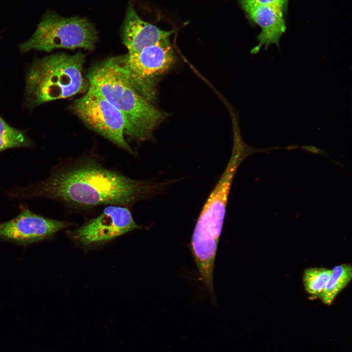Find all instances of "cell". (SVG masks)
<instances>
[{"instance_id": "cell-8", "label": "cell", "mask_w": 352, "mask_h": 352, "mask_svg": "<svg viewBox=\"0 0 352 352\" xmlns=\"http://www.w3.org/2000/svg\"><path fill=\"white\" fill-rule=\"evenodd\" d=\"M140 228L126 206L110 205L97 217L70 233L76 242L85 248L105 244Z\"/></svg>"}, {"instance_id": "cell-2", "label": "cell", "mask_w": 352, "mask_h": 352, "mask_svg": "<svg viewBox=\"0 0 352 352\" xmlns=\"http://www.w3.org/2000/svg\"><path fill=\"white\" fill-rule=\"evenodd\" d=\"M97 90L123 115L124 134L137 141L152 139L153 132L167 114L145 99L132 86L114 58L99 63L86 74Z\"/></svg>"}, {"instance_id": "cell-3", "label": "cell", "mask_w": 352, "mask_h": 352, "mask_svg": "<svg viewBox=\"0 0 352 352\" xmlns=\"http://www.w3.org/2000/svg\"><path fill=\"white\" fill-rule=\"evenodd\" d=\"M242 162L231 154L226 167L201 210L193 233L190 247L199 274L208 292L214 291L213 270L233 178Z\"/></svg>"}, {"instance_id": "cell-11", "label": "cell", "mask_w": 352, "mask_h": 352, "mask_svg": "<svg viewBox=\"0 0 352 352\" xmlns=\"http://www.w3.org/2000/svg\"><path fill=\"white\" fill-rule=\"evenodd\" d=\"M244 10L262 29L257 36L259 44L252 49L251 53H258L262 45L264 46V49L273 44L279 47L280 38L286 30L283 9L277 6L260 5L249 6Z\"/></svg>"}, {"instance_id": "cell-5", "label": "cell", "mask_w": 352, "mask_h": 352, "mask_svg": "<svg viewBox=\"0 0 352 352\" xmlns=\"http://www.w3.org/2000/svg\"><path fill=\"white\" fill-rule=\"evenodd\" d=\"M97 40L95 28L86 18H66L47 12L33 35L20 48L23 52L33 49L49 52L60 48L92 50Z\"/></svg>"}, {"instance_id": "cell-7", "label": "cell", "mask_w": 352, "mask_h": 352, "mask_svg": "<svg viewBox=\"0 0 352 352\" xmlns=\"http://www.w3.org/2000/svg\"><path fill=\"white\" fill-rule=\"evenodd\" d=\"M88 90L85 95L75 101L76 114L89 128L133 154L124 138L125 122L122 114L93 87L89 85Z\"/></svg>"}, {"instance_id": "cell-9", "label": "cell", "mask_w": 352, "mask_h": 352, "mask_svg": "<svg viewBox=\"0 0 352 352\" xmlns=\"http://www.w3.org/2000/svg\"><path fill=\"white\" fill-rule=\"evenodd\" d=\"M72 224L36 214L22 206L16 217L0 223V240L27 246L51 240L57 232Z\"/></svg>"}, {"instance_id": "cell-10", "label": "cell", "mask_w": 352, "mask_h": 352, "mask_svg": "<svg viewBox=\"0 0 352 352\" xmlns=\"http://www.w3.org/2000/svg\"><path fill=\"white\" fill-rule=\"evenodd\" d=\"M174 30L165 31L141 20L132 5L128 7L121 28V37L129 54L141 51L147 46L168 39Z\"/></svg>"}, {"instance_id": "cell-6", "label": "cell", "mask_w": 352, "mask_h": 352, "mask_svg": "<svg viewBox=\"0 0 352 352\" xmlns=\"http://www.w3.org/2000/svg\"><path fill=\"white\" fill-rule=\"evenodd\" d=\"M114 59L134 88L152 103L156 96V84L174 65L175 56L168 38L138 53Z\"/></svg>"}, {"instance_id": "cell-16", "label": "cell", "mask_w": 352, "mask_h": 352, "mask_svg": "<svg viewBox=\"0 0 352 352\" xmlns=\"http://www.w3.org/2000/svg\"><path fill=\"white\" fill-rule=\"evenodd\" d=\"M306 151L314 154L327 155L326 153L323 150L312 146H303L301 147Z\"/></svg>"}, {"instance_id": "cell-12", "label": "cell", "mask_w": 352, "mask_h": 352, "mask_svg": "<svg viewBox=\"0 0 352 352\" xmlns=\"http://www.w3.org/2000/svg\"><path fill=\"white\" fill-rule=\"evenodd\" d=\"M352 278V267L342 264L331 269L329 281L319 297L325 305H331L338 295L348 286Z\"/></svg>"}, {"instance_id": "cell-1", "label": "cell", "mask_w": 352, "mask_h": 352, "mask_svg": "<svg viewBox=\"0 0 352 352\" xmlns=\"http://www.w3.org/2000/svg\"><path fill=\"white\" fill-rule=\"evenodd\" d=\"M172 180L162 182L132 179L94 161L55 169L45 179L7 193L12 198H44L69 206H123L160 194Z\"/></svg>"}, {"instance_id": "cell-13", "label": "cell", "mask_w": 352, "mask_h": 352, "mask_svg": "<svg viewBox=\"0 0 352 352\" xmlns=\"http://www.w3.org/2000/svg\"><path fill=\"white\" fill-rule=\"evenodd\" d=\"M331 269L309 267L304 271L302 281L306 292L312 298H319L326 286Z\"/></svg>"}, {"instance_id": "cell-15", "label": "cell", "mask_w": 352, "mask_h": 352, "mask_svg": "<svg viewBox=\"0 0 352 352\" xmlns=\"http://www.w3.org/2000/svg\"><path fill=\"white\" fill-rule=\"evenodd\" d=\"M287 0H241L242 7L245 8L254 5H270L284 9Z\"/></svg>"}, {"instance_id": "cell-4", "label": "cell", "mask_w": 352, "mask_h": 352, "mask_svg": "<svg viewBox=\"0 0 352 352\" xmlns=\"http://www.w3.org/2000/svg\"><path fill=\"white\" fill-rule=\"evenodd\" d=\"M85 55L52 54L37 60L27 75L26 90L32 106L86 91L89 82L82 74Z\"/></svg>"}, {"instance_id": "cell-14", "label": "cell", "mask_w": 352, "mask_h": 352, "mask_svg": "<svg viewBox=\"0 0 352 352\" xmlns=\"http://www.w3.org/2000/svg\"><path fill=\"white\" fill-rule=\"evenodd\" d=\"M34 146L25 133L11 126L0 116V153L9 149Z\"/></svg>"}]
</instances>
